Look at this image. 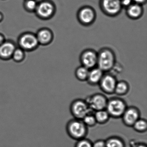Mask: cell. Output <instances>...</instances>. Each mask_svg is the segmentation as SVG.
Listing matches in <instances>:
<instances>
[{
  "label": "cell",
  "instance_id": "cell-1",
  "mask_svg": "<svg viewBox=\"0 0 147 147\" xmlns=\"http://www.w3.org/2000/svg\"><path fill=\"white\" fill-rule=\"evenodd\" d=\"M116 56L113 50L108 47L101 48L98 52L97 67L104 73H108L115 67Z\"/></svg>",
  "mask_w": 147,
  "mask_h": 147
},
{
  "label": "cell",
  "instance_id": "cell-2",
  "mask_svg": "<svg viewBox=\"0 0 147 147\" xmlns=\"http://www.w3.org/2000/svg\"><path fill=\"white\" fill-rule=\"evenodd\" d=\"M66 131L72 139L77 140L85 138L88 134V127L82 119L74 118L67 123Z\"/></svg>",
  "mask_w": 147,
  "mask_h": 147
},
{
  "label": "cell",
  "instance_id": "cell-3",
  "mask_svg": "<svg viewBox=\"0 0 147 147\" xmlns=\"http://www.w3.org/2000/svg\"><path fill=\"white\" fill-rule=\"evenodd\" d=\"M56 13L55 4L50 0H41L38 1L34 13L36 17L42 20L52 19Z\"/></svg>",
  "mask_w": 147,
  "mask_h": 147
},
{
  "label": "cell",
  "instance_id": "cell-4",
  "mask_svg": "<svg viewBox=\"0 0 147 147\" xmlns=\"http://www.w3.org/2000/svg\"><path fill=\"white\" fill-rule=\"evenodd\" d=\"M17 46L25 52H32L38 48L39 45L35 33L25 32L19 36Z\"/></svg>",
  "mask_w": 147,
  "mask_h": 147
},
{
  "label": "cell",
  "instance_id": "cell-5",
  "mask_svg": "<svg viewBox=\"0 0 147 147\" xmlns=\"http://www.w3.org/2000/svg\"><path fill=\"white\" fill-rule=\"evenodd\" d=\"M127 106L124 100L114 97L108 100L105 110L110 117L113 118H121Z\"/></svg>",
  "mask_w": 147,
  "mask_h": 147
},
{
  "label": "cell",
  "instance_id": "cell-6",
  "mask_svg": "<svg viewBox=\"0 0 147 147\" xmlns=\"http://www.w3.org/2000/svg\"><path fill=\"white\" fill-rule=\"evenodd\" d=\"M100 7L104 14L111 18L118 16L123 8L121 0H101Z\"/></svg>",
  "mask_w": 147,
  "mask_h": 147
},
{
  "label": "cell",
  "instance_id": "cell-7",
  "mask_svg": "<svg viewBox=\"0 0 147 147\" xmlns=\"http://www.w3.org/2000/svg\"><path fill=\"white\" fill-rule=\"evenodd\" d=\"M96 17L97 14L95 10L88 6L80 8L76 14L78 22L84 26H89L92 25L96 20Z\"/></svg>",
  "mask_w": 147,
  "mask_h": 147
},
{
  "label": "cell",
  "instance_id": "cell-8",
  "mask_svg": "<svg viewBox=\"0 0 147 147\" xmlns=\"http://www.w3.org/2000/svg\"><path fill=\"white\" fill-rule=\"evenodd\" d=\"M70 111L74 118L82 119L93 111L89 108L85 100L77 99L72 101L70 106Z\"/></svg>",
  "mask_w": 147,
  "mask_h": 147
},
{
  "label": "cell",
  "instance_id": "cell-9",
  "mask_svg": "<svg viewBox=\"0 0 147 147\" xmlns=\"http://www.w3.org/2000/svg\"><path fill=\"white\" fill-rule=\"evenodd\" d=\"M85 101L93 111L105 110L107 105V98L101 93H96L88 96Z\"/></svg>",
  "mask_w": 147,
  "mask_h": 147
},
{
  "label": "cell",
  "instance_id": "cell-10",
  "mask_svg": "<svg viewBox=\"0 0 147 147\" xmlns=\"http://www.w3.org/2000/svg\"><path fill=\"white\" fill-rule=\"evenodd\" d=\"M80 60L82 66L88 69L93 68L97 66L98 52L92 49L84 50L81 53Z\"/></svg>",
  "mask_w": 147,
  "mask_h": 147
},
{
  "label": "cell",
  "instance_id": "cell-11",
  "mask_svg": "<svg viewBox=\"0 0 147 147\" xmlns=\"http://www.w3.org/2000/svg\"><path fill=\"white\" fill-rule=\"evenodd\" d=\"M117 80L115 76L111 74H104L98 84L100 89L107 94L114 93Z\"/></svg>",
  "mask_w": 147,
  "mask_h": 147
},
{
  "label": "cell",
  "instance_id": "cell-12",
  "mask_svg": "<svg viewBox=\"0 0 147 147\" xmlns=\"http://www.w3.org/2000/svg\"><path fill=\"white\" fill-rule=\"evenodd\" d=\"M140 117V112L138 108L131 106L127 107L121 118L125 125L132 127Z\"/></svg>",
  "mask_w": 147,
  "mask_h": 147
},
{
  "label": "cell",
  "instance_id": "cell-13",
  "mask_svg": "<svg viewBox=\"0 0 147 147\" xmlns=\"http://www.w3.org/2000/svg\"><path fill=\"white\" fill-rule=\"evenodd\" d=\"M39 45L47 46L53 42L54 34L49 28L42 27L40 28L35 33Z\"/></svg>",
  "mask_w": 147,
  "mask_h": 147
},
{
  "label": "cell",
  "instance_id": "cell-14",
  "mask_svg": "<svg viewBox=\"0 0 147 147\" xmlns=\"http://www.w3.org/2000/svg\"><path fill=\"white\" fill-rule=\"evenodd\" d=\"M17 47V45L13 40L6 39L0 45V59L5 61L11 60L13 54Z\"/></svg>",
  "mask_w": 147,
  "mask_h": 147
},
{
  "label": "cell",
  "instance_id": "cell-15",
  "mask_svg": "<svg viewBox=\"0 0 147 147\" xmlns=\"http://www.w3.org/2000/svg\"><path fill=\"white\" fill-rule=\"evenodd\" d=\"M126 16L131 20H136L142 16L144 9L142 6L136 3H132L126 8Z\"/></svg>",
  "mask_w": 147,
  "mask_h": 147
},
{
  "label": "cell",
  "instance_id": "cell-16",
  "mask_svg": "<svg viewBox=\"0 0 147 147\" xmlns=\"http://www.w3.org/2000/svg\"><path fill=\"white\" fill-rule=\"evenodd\" d=\"M104 74L105 73L98 67H96L91 69H89L86 81L91 86L98 85Z\"/></svg>",
  "mask_w": 147,
  "mask_h": 147
},
{
  "label": "cell",
  "instance_id": "cell-17",
  "mask_svg": "<svg viewBox=\"0 0 147 147\" xmlns=\"http://www.w3.org/2000/svg\"><path fill=\"white\" fill-rule=\"evenodd\" d=\"M129 90V86L127 82L124 80L117 81L116 84L114 93L119 96L125 95Z\"/></svg>",
  "mask_w": 147,
  "mask_h": 147
},
{
  "label": "cell",
  "instance_id": "cell-18",
  "mask_svg": "<svg viewBox=\"0 0 147 147\" xmlns=\"http://www.w3.org/2000/svg\"><path fill=\"white\" fill-rule=\"evenodd\" d=\"M106 147H125L123 140L118 136H112L105 140Z\"/></svg>",
  "mask_w": 147,
  "mask_h": 147
},
{
  "label": "cell",
  "instance_id": "cell-19",
  "mask_svg": "<svg viewBox=\"0 0 147 147\" xmlns=\"http://www.w3.org/2000/svg\"><path fill=\"white\" fill-rule=\"evenodd\" d=\"M97 123L100 124L106 123L111 117L105 109L96 111L94 114Z\"/></svg>",
  "mask_w": 147,
  "mask_h": 147
},
{
  "label": "cell",
  "instance_id": "cell-20",
  "mask_svg": "<svg viewBox=\"0 0 147 147\" xmlns=\"http://www.w3.org/2000/svg\"><path fill=\"white\" fill-rule=\"evenodd\" d=\"M89 71L88 69L81 65L76 69L75 71V75L77 80L80 81H86Z\"/></svg>",
  "mask_w": 147,
  "mask_h": 147
},
{
  "label": "cell",
  "instance_id": "cell-21",
  "mask_svg": "<svg viewBox=\"0 0 147 147\" xmlns=\"http://www.w3.org/2000/svg\"><path fill=\"white\" fill-rule=\"evenodd\" d=\"M25 58V51L21 48L17 47L13 54L11 59L15 62L20 63L24 61Z\"/></svg>",
  "mask_w": 147,
  "mask_h": 147
},
{
  "label": "cell",
  "instance_id": "cell-22",
  "mask_svg": "<svg viewBox=\"0 0 147 147\" xmlns=\"http://www.w3.org/2000/svg\"><path fill=\"white\" fill-rule=\"evenodd\" d=\"M37 0H24L23 3V7L26 11L29 13L35 12L37 6Z\"/></svg>",
  "mask_w": 147,
  "mask_h": 147
},
{
  "label": "cell",
  "instance_id": "cell-23",
  "mask_svg": "<svg viewBox=\"0 0 147 147\" xmlns=\"http://www.w3.org/2000/svg\"><path fill=\"white\" fill-rule=\"evenodd\" d=\"M135 131L138 132H145L147 129V122L146 119L139 118L132 126Z\"/></svg>",
  "mask_w": 147,
  "mask_h": 147
},
{
  "label": "cell",
  "instance_id": "cell-24",
  "mask_svg": "<svg viewBox=\"0 0 147 147\" xmlns=\"http://www.w3.org/2000/svg\"><path fill=\"white\" fill-rule=\"evenodd\" d=\"M82 120L87 127H93L97 123L94 114L92 112L86 115Z\"/></svg>",
  "mask_w": 147,
  "mask_h": 147
},
{
  "label": "cell",
  "instance_id": "cell-25",
  "mask_svg": "<svg viewBox=\"0 0 147 147\" xmlns=\"http://www.w3.org/2000/svg\"><path fill=\"white\" fill-rule=\"evenodd\" d=\"M74 147H92V142L85 138L77 140Z\"/></svg>",
  "mask_w": 147,
  "mask_h": 147
},
{
  "label": "cell",
  "instance_id": "cell-26",
  "mask_svg": "<svg viewBox=\"0 0 147 147\" xmlns=\"http://www.w3.org/2000/svg\"><path fill=\"white\" fill-rule=\"evenodd\" d=\"M92 147H106L105 141L98 140L92 143Z\"/></svg>",
  "mask_w": 147,
  "mask_h": 147
},
{
  "label": "cell",
  "instance_id": "cell-27",
  "mask_svg": "<svg viewBox=\"0 0 147 147\" xmlns=\"http://www.w3.org/2000/svg\"><path fill=\"white\" fill-rule=\"evenodd\" d=\"M132 0H121V5L123 7H128V6L132 4Z\"/></svg>",
  "mask_w": 147,
  "mask_h": 147
},
{
  "label": "cell",
  "instance_id": "cell-28",
  "mask_svg": "<svg viewBox=\"0 0 147 147\" xmlns=\"http://www.w3.org/2000/svg\"><path fill=\"white\" fill-rule=\"evenodd\" d=\"M131 147H147V145L143 143H133Z\"/></svg>",
  "mask_w": 147,
  "mask_h": 147
},
{
  "label": "cell",
  "instance_id": "cell-29",
  "mask_svg": "<svg viewBox=\"0 0 147 147\" xmlns=\"http://www.w3.org/2000/svg\"><path fill=\"white\" fill-rule=\"evenodd\" d=\"M6 40V38L5 35L0 32V45L3 43Z\"/></svg>",
  "mask_w": 147,
  "mask_h": 147
},
{
  "label": "cell",
  "instance_id": "cell-30",
  "mask_svg": "<svg viewBox=\"0 0 147 147\" xmlns=\"http://www.w3.org/2000/svg\"><path fill=\"white\" fill-rule=\"evenodd\" d=\"M132 1H134V3L142 5L146 3V0H132Z\"/></svg>",
  "mask_w": 147,
  "mask_h": 147
},
{
  "label": "cell",
  "instance_id": "cell-31",
  "mask_svg": "<svg viewBox=\"0 0 147 147\" xmlns=\"http://www.w3.org/2000/svg\"><path fill=\"white\" fill-rule=\"evenodd\" d=\"M4 19V15L0 11V23L2 22Z\"/></svg>",
  "mask_w": 147,
  "mask_h": 147
},
{
  "label": "cell",
  "instance_id": "cell-32",
  "mask_svg": "<svg viewBox=\"0 0 147 147\" xmlns=\"http://www.w3.org/2000/svg\"><path fill=\"white\" fill-rule=\"evenodd\" d=\"M3 1H5V0H3Z\"/></svg>",
  "mask_w": 147,
  "mask_h": 147
}]
</instances>
